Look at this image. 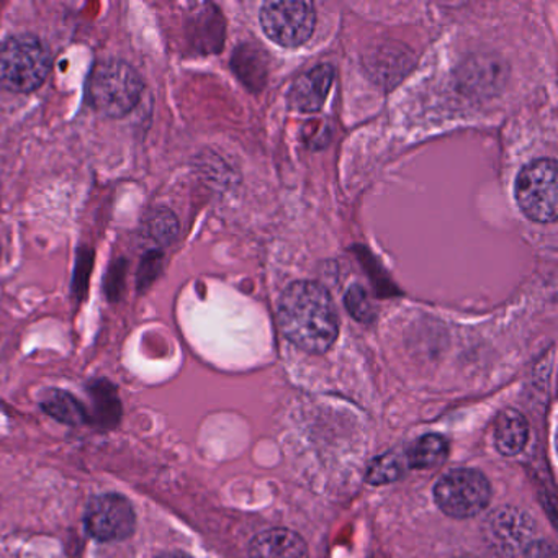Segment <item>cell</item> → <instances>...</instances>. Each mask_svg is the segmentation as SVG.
I'll return each mask as SVG.
<instances>
[{
	"instance_id": "cell-3",
	"label": "cell",
	"mask_w": 558,
	"mask_h": 558,
	"mask_svg": "<svg viewBox=\"0 0 558 558\" xmlns=\"http://www.w3.org/2000/svg\"><path fill=\"white\" fill-rule=\"evenodd\" d=\"M142 93V77L125 61H106L96 68L90 77V100L104 116H126L138 104Z\"/></svg>"
},
{
	"instance_id": "cell-8",
	"label": "cell",
	"mask_w": 558,
	"mask_h": 558,
	"mask_svg": "<svg viewBox=\"0 0 558 558\" xmlns=\"http://www.w3.org/2000/svg\"><path fill=\"white\" fill-rule=\"evenodd\" d=\"M335 80V68L331 64H319L296 80L292 89V106L299 112L315 113L323 109L329 89Z\"/></svg>"
},
{
	"instance_id": "cell-10",
	"label": "cell",
	"mask_w": 558,
	"mask_h": 558,
	"mask_svg": "<svg viewBox=\"0 0 558 558\" xmlns=\"http://www.w3.org/2000/svg\"><path fill=\"white\" fill-rule=\"evenodd\" d=\"M529 439L527 420L519 411L506 410L496 420L495 442L496 449L502 456H518L524 450Z\"/></svg>"
},
{
	"instance_id": "cell-7",
	"label": "cell",
	"mask_w": 558,
	"mask_h": 558,
	"mask_svg": "<svg viewBox=\"0 0 558 558\" xmlns=\"http://www.w3.org/2000/svg\"><path fill=\"white\" fill-rule=\"evenodd\" d=\"M135 524L133 506L123 496L102 495L94 499L87 508V532L97 541H123L133 534Z\"/></svg>"
},
{
	"instance_id": "cell-2",
	"label": "cell",
	"mask_w": 558,
	"mask_h": 558,
	"mask_svg": "<svg viewBox=\"0 0 558 558\" xmlns=\"http://www.w3.org/2000/svg\"><path fill=\"white\" fill-rule=\"evenodd\" d=\"M50 70V50L37 37L19 35L0 44V87L32 93L45 83Z\"/></svg>"
},
{
	"instance_id": "cell-12",
	"label": "cell",
	"mask_w": 558,
	"mask_h": 558,
	"mask_svg": "<svg viewBox=\"0 0 558 558\" xmlns=\"http://www.w3.org/2000/svg\"><path fill=\"white\" fill-rule=\"evenodd\" d=\"M45 410L48 414L63 421V423L80 424L84 421V410L76 398L71 397L70 393L64 391H53L50 397L45 400Z\"/></svg>"
},
{
	"instance_id": "cell-11",
	"label": "cell",
	"mask_w": 558,
	"mask_h": 558,
	"mask_svg": "<svg viewBox=\"0 0 558 558\" xmlns=\"http://www.w3.org/2000/svg\"><path fill=\"white\" fill-rule=\"evenodd\" d=\"M447 453H449V444H447L446 437L439 436V434H427L411 447L407 462L414 469H427V466H436L437 463L444 462Z\"/></svg>"
},
{
	"instance_id": "cell-15",
	"label": "cell",
	"mask_w": 558,
	"mask_h": 558,
	"mask_svg": "<svg viewBox=\"0 0 558 558\" xmlns=\"http://www.w3.org/2000/svg\"><path fill=\"white\" fill-rule=\"evenodd\" d=\"M525 558H558L557 548L550 542H534L525 551Z\"/></svg>"
},
{
	"instance_id": "cell-13",
	"label": "cell",
	"mask_w": 558,
	"mask_h": 558,
	"mask_svg": "<svg viewBox=\"0 0 558 558\" xmlns=\"http://www.w3.org/2000/svg\"><path fill=\"white\" fill-rule=\"evenodd\" d=\"M404 465H408V463H404L403 459L397 453H385L384 457L372 463L371 469H368L367 482L372 485L395 482L403 475Z\"/></svg>"
},
{
	"instance_id": "cell-5",
	"label": "cell",
	"mask_w": 558,
	"mask_h": 558,
	"mask_svg": "<svg viewBox=\"0 0 558 558\" xmlns=\"http://www.w3.org/2000/svg\"><path fill=\"white\" fill-rule=\"evenodd\" d=\"M492 488L483 473L472 469L447 472L434 488L437 506L452 518H472L488 506Z\"/></svg>"
},
{
	"instance_id": "cell-6",
	"label": "cell",
	"mask_w": 558,
	"mask_h": 558,
	"mask_svg": "<svg viewBox=\"0 0 558 558\" xmlns=\"http://www.w3.org/2000/svg\"><path fill=\"white\" fill-rule=\"evenodd\" d=\"M264 34L283 48H299L312 38L316 12L310 2H267L260 11Z\"/></svg>"
},
{
	"instance_id": "cell-16",
	"label": "cell",
	"mask_w": 558,
	"mask_h": 558,
	"mask_svg": "<svg viewBox=\"0 0 558 558\" xmlns=\"http://www.w3.org/2000/svg\"><path fill=\"white\" fill-rule=\"evenodd\" d=\"M158 558H191V557H187V555H182V554H166V555H161V557H158Z\"/></svg>"
},
{
	"instance_id": "cell-1",
	"label": "cell",
	"mask_w": 558,
	"mask_h": 558,
	"mask_svg": "<svg viewBox=\"0 0 558 558\" xmlns=\"http://www.w3.org/2000/svg\"><path fill=\"white\" fill-rule=\"evenodd\" d=\"M279 325L290 342L310 354H323L338 338L331 296L325 287L310 280L287 287L279 303Z\"/></svg>"
},
{
	"instance_id": "cell-14",
	"label": "cell",
	"mask_w": 558,
	"mask_h": 558,
	"mask_svg": "<svg viewBox=\"0 0 558 558\" xmlns=\"http://www.w3.org/2000/svg\"><path fill=\"white\" fill-rule=\"evenodd\" d=\"M345 306H348L351 315L359 322H371L372 319V305L368 300L367 292L362 287L352 286L345 295Z\"/></svg>"
},
{
	"instance_id": "cell-9",
	"label": "cell",
	"mask_w": 558,
	"mask_h": 558,
	"mask_svg": "<svg viewBox=\"0 0 558 558\" xmlns=\"http://www.w3.org/2000/svg\"><path fill=\"white\" fill-rule=\"evenodd\" d=\"M251 558H308L305 541L290 529H269L254 537Z\"/></svg>"
},
{
	"instance_id": "cell-4",
	"label": "cell",
	"mask_w": 558,
	"mask_h": 558,
	"mask_svg": "<svg viewBox=\"0 0 558 558\" xmlns=\"http://www.w3.org/2000/svg\"><path fill=\"white\" fill-rule=\"evenodd\" d=\"M515 202L529 220L551 223L557 220V162L537 159L522 168L515 178Z\"/></svg>"
}]
</instances>
